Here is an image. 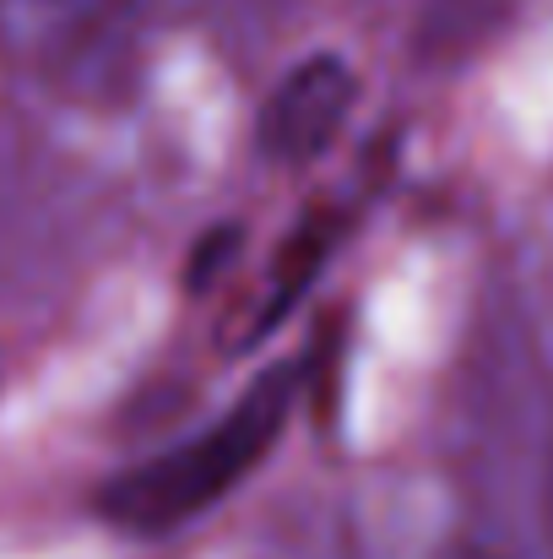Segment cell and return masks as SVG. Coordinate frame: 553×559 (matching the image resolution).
Listing matches in <instances>:
<instances>
[{
    "instance_id": "2",
    "label": "cell",
    "mask_w": 553,
    "mask_h": 559,
    "mask_svg": "<svg viewBox=\"0 0 553 559\" xmlns=\"http://www.w3.org/2000/svg\"><path fill=\"white\" fill-rule=\"evenodd\" d=\"M353 93H359V82L337 55H315V60L293 66L261 109V147L277 164L315 158L342 131V120L353 109Z\"/></svg>"
},
{
    "instance_id": "3",
    "label": "cell",
    "mask_w": 553,
    "mask_h": 559,
    "mask_svg": "<svg viewBox=\"0 0 553 559\" xmlns=\"http://www.w3.org/2000/svg\"><path fill=\"white\" fill-rule=\"evenodd\" d=\"M131 0H0V22L49 71H93L120 38Z\"/></svg>"
},
{
    "instance_id": "1",
    "label": "cell",
    "mask_w": 553,
    "mask_h": 559,
    "mask_svg": "<svg viewBox=\"0 0 553 559\" xmlns=\"http://www.w3.org/2000/svg\"><path fill=\"white\" fill-rule=\"evenodd\" d=\"M288 407H293V380H288V370H272L212 429H201L175 451L120 473L98 495V511L125 533H169V527L195 522L201 511H212L228 489H239L266 462V451L277 445V435L288 424Z\"/></svg>"
}]
</instances>
